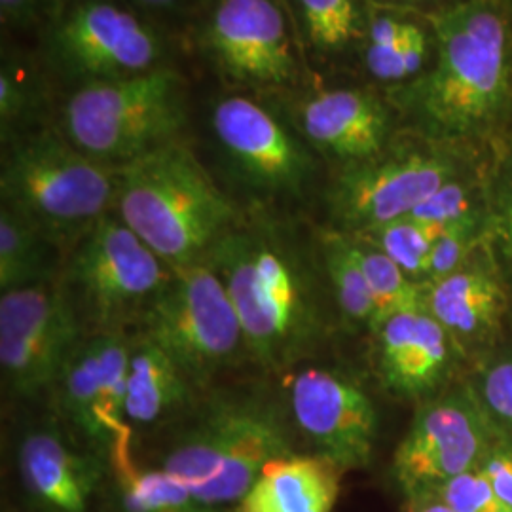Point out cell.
I'll return each instance as SVG.
<instances>
[{"instance_id": "1", "label": "cell", "mask_w": 512, "mask_h": 512, "mask_svg": "<svg viewBox=\"0 0 512 512\" xmlns=\"http://www.w3.org/2000/svg\"><path fill=\"white\" fill-rule=\"evenodd\" d=\"M205 262L226 287L256 365L266 372L291 370L319 348L327 321L317 279L289 239L238 222Z\"/></svg>"}, {"instance_id": "2", "label": "cell", "mask_w": 512, "mask_h": 512, "mask_svg": "<svg viewBox=\"0 0 512 512\" xmlns=\"http://www.w3.org/2000/svg\"><path fill=\"white\" fill-rule=\"evenodd\" d=\"M437 61L408 90V109L439 143L494 131L511 110L509 25L490 0L459 2L433 18Z\"/></svg>"}, {"instance_id": "3", "label": "cell", "mask_w": 512, "mask_h": 512, "mask_svg": "<svg viewBox=\"0 0 512 512\" xmlns=\"http://www.w3.org/2000/svg\"><path fill=\"white\" fill-rule=\"evenodd\" d=\"M158 465L202 501L232 511L272 459L293 454L291 418L251 393H217L175 421Z\"/></svg>"}, {"instance_id": "4", "label": "cell", "mask_w": 512, "mask_h": 512, "mask_svg": "<svg viewBox=\"0 0 512 512\" xmlns=\"http://www.w3.org/2000/svg\"><path fill=\"white\" fill-rule=\"evenodd\" d=\"M114 213L171 268L205 260L238 211L181 139L118 165Z\"/></svg>"}, {"instance_id": "5", "label": "cell", "mask_w": 512, "mask_h": 512, "mask_svg": "<svg viewBox=\"0 0 512 512\" xmlns=\"http://www.w3.org/2000/svg\"><path fill=\"white\" fill-rule=\"evenodd\" d=\"M118 167L95 160L61 133L42 129L10 139L2 156V205L29 220L57 249H73L114 213Z\"/></svg>"}, {"instance_id": "6", "label": "cell", "mask_w": 512, "mask_h": 512, "mask_svg": "<svg viewBox=\"0 0 512 512\" xmlns=\"http://www.w3.org/2000/svg\"><path fill=\"white\" fill-rule=\"evenodd\" d=\"M186 90L173 69L78 86L61 109L59 131L95 160L122 165L179 139Z\"/></svg>"}, {"instance_id": "7", "label": "cell", "mask_w": 512, "mask_h": 512, "mask_svg": "<svg viewBox=\"0 0 512 512\" xmlns=\"http://www.w3.org/2000/svg\"><path fill=\"white\" fill-rule=\"evenodd\" d=\"M171 275L173 268L110 213L69 251L59 285L86 332L133 330Z\"/></svg>"}, {"instance_id": "8", "label": "cell", "mask_w": 512, "mask_h": 512, "mask_svg": "<svg viewBox=\"0 0 512 512\" xmlns=\"http://www.w3.org/2000/svg\"><path fill=\"white\" fill-rule=\"evenodd\" d=\"M133 330L164 349L202 393L220 372L249 357L236 308L205 260L173 268Z\"/></svg>"}, {"instance_id": "9", "label": "cell", "mask_w": 512, "mask_h": 512, "mask_svg": "<svg viewBox=\"0 0 512 512\" xmlns=\"http://www.w3.org/2000/svg\"><path fill=\"white\" fill-rule=\"evenodd\" d=\"M164 50L154 27L114 0H76L46 25L50 67L78 86L160 69Z\"/></svg>"}, {"instance_id": "10", "label": "cell", "mask_w": 512, "mask_h": 512, "mask_svg": "<svg viewBox=\"0 0 512 512\" xmlns=\"http://www.w3.org/2000/svg\"><path fill=\"white\" fill-rule=\"evenodd\" d=\"M463 173L446 143H408L344 165L329 192L330 213L342 232L357 234L408 217L442 184Z\"/></svg>"}, {"instance_id": "11", "label": "cell", "mask_w": 512, "mask_h": 512, "mask_svg": "<svg viewBox=\"0 0 512 512\" xmlns=\"http://www.w3.org/2000/svg\"><path fill=\"white\" fill-rule=\"evenodd\" d=\"M86 330L57 281L0 293V368L4 387L23 401L50 397Z\"/></svg>"}, {"instance_id": "12", "label": "cell", "mask_w": 512, "mask_h": 512, "mask_svg": "<svg viewBox=\"0 0 512 512\" xmlns=\"http://www.w3.org/2000/svg\"><path fill=\"white\" fill-rule=\"evenodd\" d=\"M131 330L86 332L55 380V418L97 454L133 439L126 420Z\"/></svg>"}, {"instance_id": "13", "label": "cell", "mask_w": 512, "mask_h": 512, "mask_svg": "<svg viewBox=\"0 0 512 512\" xmlns=\"http://www.w3.org/2000/svg\"><path fill=\"white\" fill-rule=\"evenodd\" d=\"M467 384L448 385L418 403L393 456V476L406 497L433 492L473 471L495 442Z\"/></svg>"}, {"instance_id": "14", "label": "cell", "mask_w": 512, "mask_h": 512, "mask_svg": "<svg viewBox=\"0 0 512 512\" xmlns=\"http://www.w3.org/2000/svg\"><path fill=\"white\" fill-rule=\"evenodd\" d=\"M285 410L311 454L330 459L344 473L365 469L372 461L378 412L370 395L348 374L325 366L294 370Z\"/></svg>"}, {"instance_id": "15", "label": "cell", "mask_w": 512, "mask_h": 512, "mask_svg": "<svg viewBox=\"0 0 512 512\" xmlns=\"http://www.w3.org/2000/svg\"><path fill=\"white\" fill-rule=\"evenodd\" d=\"M220 150L239 179L266 196H300L315 162L308 143L247 95L222 97L211 112Z\"/></svg>"}, {"instance_id": "16", "label": "cell", "mask_w": 512, "mask_h": 512, "mask_svg": "<svg viewBox=\"0 0 512 512\" xmlns=\"http://www.w3.org/2000/svg\"><path fill=\"white\" fill-rule=\"evenodd\" d=\"M205 48L220 71L247 86H283L296 76L287 19L274 0H219Z\"/></svg>"}, {"instance_id": "17", "label": "cell", "mask_w": 512, "mask_h": 512, "mask_svg": "<svg viewBox=\"0 0 512 512\" xmlns=\"http://www.w3.org/2000/svg\"><path fill=\"white\" fill-rule=\"evenodd\" d=\"M19 480L37 512H90L109 473V459L63 429L57 420L27 427L16 448Z\"/></svg>"}, {"instance_id": "18", "label": "cell", "mask_w": 512, "mask_h": 512, "mask_svg": "<svg viewBox=\"0 0 512 512\" xmlns=\"http://www.w3.org/2000/svg\"><path fill=\"white\" fill-rule=\"evenodd\" d=\"M374 370L387 393L421 403L450 385L467 355L427 311L389 317L372 332Z\"/></svg>"}, {"instance_id": "19", "label": "cell", "mask_w": 512, "mask_h": 512, "mask_svg": "<svg viewBox=\"0 0 512 512\" xmlns=\"http://www.w3.org/2000/svg\"><path fill=\"white\" fill-rule=\"evenodd\" d=\"M511 296L490 241L461 270L425 285V311L458 342L465 355L494 348L501 334Z\"/></svg>"}, {"instance_id": "20", "label": "cell", "mask_w": 512, "mask_h": 512, "mask_svg": "<svg viewBox=\"0 0 512 512\" xmlns=\"http://www.w3.org/2000/svg\"><path fill=\"white\" fill-rule=\"evenodd\" d=\"M389 114L361 90H330L308 97L298 110L302 139L344 165L365 162L387 148Z\"/></svg>"}, {"instance_id": "21", "label": "cell", "mask_w": 512, "mask_h": 512, "mask_svg": "<svg viewBox=\"0 0 512 512\" xmlns=\"http://www.w3.org/2000/svg\"><path fill=\"white\" fill-rule=\"evenodd\" d=\"M202 395L164 349L131 330L126 420L133 431L183 418Z\"/></svg>"}, {"instance_id": "22", "label": "cell", "mask_w": 512, "mask_h": 512, "mask_svg": "<svg viewBox=\"0 0 512 512\" xmlns=\"http://www.w3.org/2000/svg\"><path fill=\"white\" fill-rule=\"evenodd\" d=\"M342 475L330 459L293 452L266 463L230 512H332Z\"/></svg>"}, {"instance_id": "23", "label": "cell", "mask_w": 512, "mask_h": 512, "mask_svg": "<svg viewBox=\"0 0 512 512\" xmlns=\"http://www.w3.org/2000/svg\"><path fill=\"white\" fill-rule=\"evenodd\" d=\"M109 473L116 482L118 512H230L203 505L164 469L141 467L133 456V440L112 448Z\"/></svg>"}, {"instance_id": "24", "label": "cell", "mask_w": 512, "mask_h": 512, "mask_svg": "<svg viewBox=\"0 0 512 512\" xmlns=\"http://www.w3.org/2000/svg\"><path fill=\"white\" fill-rule=\"evenodd\" d=\"M50 239L12 209H0V293L57 281Z\"/></svg>"}, {"instance_id": "25", "label": "cell", "mask_w": 512, "mask_h": 512, "mask_svg": "<svg viewBox=\"0 0 512 512\" xmlns=\"http://www.w3.org/2000/svg\"><path fill=\"white\" fill-rule=\"evenodd\" d=\"M319 251L329 279L330 291L344 323L351 330L376 329L378 310L363 268L355 256L353 239L342 230H325L319 236Z\"/></svg>"}, {"instance_id": "26", "label": "cell", "mask_w": 512, "mask_h": 512, "mask_svg": "<svg viewBox=\"0 0 512 512\" xmlns=\"http://www.w3.org/2000/svg\"><path fill=\"white\" fill-rule=\"evenodd\" d=\"M353 239L355 256L363 268L366 283L374 296L378 319L376 329L393 315L406 311H425V285L414 281L382 251L368 245L363 239ZM374 329V330H376ZM372 330V332H374Z\"/></svg>"}, {"instance_id": "27", "label": "cell", "mask_w": 512, "mask_h": 512, "mask_svg": "<svg viewBox=\"0 0 512 512\" xmlns=\"http://www.w3.org/2000/svg\"><path fill=\"white\" fill-rule=\"evenodd\" d=\"M465 384L495 439L512 446V348H492L478 355Z\"/></svg>"}, {"instance_id": "28", "label": "cell", "mask_w": 512, "mask_h": 512, "mask_svg": "<svg viewBox=\"0 0 512 512\" xmlns=\"http://www.w3.org/2000/svg\"><path fill=\"white\" fill-rule=\"evenodd\" d=\"M442 230L444 228L425 224L421 220L403 217L353 236L389 256L414 281L425 283L431 249Z\"/></svg>"}, {"instance_id": "29", "label": "cell", "mask_w": 512, "mask_h": 512, "mask_svg": "<svg viewBox=\"0 0 512 512\" xmlns=\"http://www.w3.org/2000/svg\"><path fill=\"white\" fill-rule=\"evenodd\" d=\"M296 6L311 46L323 54H338L361 35L355 0H296Z\"/></svg>"}, {"instance_id": "30", "label": "cell", "mask_w": 512, "mask_h": 512, "mask_svg": "<svg viewBox=\"0 0 512 512\" xmlns=\"http://www.w3.org/2000/svg\"><path fill=\"white\" fill-rule=\"evenodd\" d=\"M488 211V186L484 188L473 177L459 173L446 181L439 190L418 205L408 217L425 224L446 228L461 220Z\"/></svg>"}, {"instance_id": "31", "label": "cell", "mask_w": 512, "mask_h": 512, "mask_svg": "<svg viewBox=\"0 0 512 512\" xmlns=\"http://www.w3.org/2000/svg\"><path fill=\"white\" fill-rule=\"evenodd\" d=\"M488 243V211L446 226L435 241L423 285L461 270Z\"/></svg>"}, {"instance_id": "32", "label": "cell", "mask_w": 512, "mask_h": 512, "mask_svg": "<svg viewBox=\"0 0 512 512\" xmlns=\"http://www.w3.org/2000/svg\"><path fill=\"white\" fill-rule=\"evenodd\" d=\"M42 103L38 73L19 57H6L0 71V126L6 139L27 124Z\"/></svg>"}, {"instance_id": "33", "label": "cell", "mask_w": 512, "mask_h": 512, "mask_svg": "<svg viewBox=\"0 0 512 512\" xmlns=\"http://www.w3.org/2000/svg\"><path fill=\"white\" fill-rule=\"evenodd\" d=\"M410 25L395 16H376L368 23L365 61L374 78L403 82V48Z\"/></svg>"}, {"instance_id": "34", "label": "cell", "mask_w": 512, "mask_h": 512, "mask_svg": "<svg viewBox=\"0 0 512 512\" xmlns=\"http://www.w3.org/2000/svg\"><path fill=\"white\" fill-rule=\"evenodd\" d=\"M488 241L507 283H512V152L488 186Z\"/></svg>"}, {"instance_id": "35", "label": "cell", "mask_w": 512, "mask_h": 512, "mask_svg": "<svg viewBox=\"0 0 512 512\" xmlns=\"http://www.w3.org/2000/svg\"><path fill=\"white\" fill-rule=\"evenodd\" d=\"M433 492L454 512H511L478 467L444 482Z\"/></svg>"}, {"instance_id": "36", "label": "cell", "mask_w": 512, "mask_h": 512, "mask_svg": "<svg viewBox=\"0 0 512 512\" xmlns=\"http://www.w3.org/2000/svg\"><path fill=\"white\" fill-rule=\"evenodd\" d=\"M71 0H0V19L8 29H31L54 21Z\"/></svg>"}, {"instance_id": "37", "label": "cell", "mask_w": 512, "mask_h": 512, "mask_svg": "<svg viewBox=\"0 0 512 512\" xmlns=\"http://www.w3.org/2000/svg\"><path fill=\"white\" fill-rule=\"evenodd\" d=\"M478 471L486 476L495 495L512 512V446L495 440L480 461Z\"/></svg>"}, {"instance_id": "38", "label": "cell", "mask_w": 512, "mask_h": 512, "mask_svg": "<svg viewBox=\"0 0 512 512\" xmlns=\"http://www.w3.org/2000/svg\"><path fill=\"white\" fill-rule=\"evenodd\" d=\"M404 512H454L435 492L406 497Z\"/></svg>"}, {"instance_id": "39", "label": "cell", "mask_w": 512, "mask_h": 512, "mask_svg": "<svg viewBox=\"0 0 512 512\" xmlns=\"http://www.w3.org/2000/svg\"><path fill=\"white\" fill-rule=\"evenodd\" d=\"M131 8L137 10H150V12H162V10H173L179 0H122Z\"/></svg>"}]
</instances>
